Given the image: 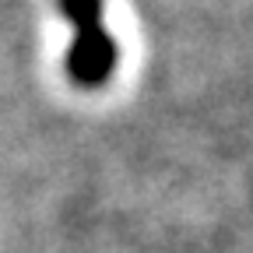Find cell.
I'll return each mask as SVG.
<instances>
[{"label": "cell", "instance_id": "1", "mask_svg": "<svg viewBox=\"0 0 253 253\" xmlns=\"http://www.w3.org/2000/svg\"><path fill=\"white\" fill-rule=\"evenodd\" d=\"M102 7L106 0H56V11L71 25L63 67L78 88H102L120 67V42L109 36Z\"/></svg>", "mask_w": 253, "mask_h": 253}]
</instances>
